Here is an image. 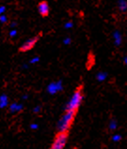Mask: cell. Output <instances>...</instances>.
Returning a JSON list of instances; mask_svg holds the SVG:
<instances>
[{"label":"cell","mask_w":127,"mask_h":149,"mask_svg":"<svg viewBox=\"0 0 127 149\" xmlns=\"http://www.w3.org/2000/svg\"><path fill=\"white\" fill-rule=\"evenodd\" d=\"M83 87L80 86L75 89L74 92L72 94L70 100L66 102L64 106V112H77V110L81 106V103L84 100V94H83Z\"/></svg>","instance_id":"6da1fadb"},{"label":"cell","mask_w":127,"mask_h":149,"mask_svg":"<svg viewBox=\"0 0 127 149\" xmlns=\"http://www.w3.org/2000/svg\"><path fill=\"white\" fill-rule=\"evenodd\" d=\"M76 116V112H64L62 116L59 118L57 124L58 133H68V131L73 126L74 120Z\"/></svg>","instance_id":"7a4b0ae2"},{"label":"cell","mask_w":127,"mask_h":149,"mask_svg":"<svg viewBox=\"0 0 127 149\" xmlns=\"http://www.w3.org/2000/svg\"><path fill=\"white\" fill-rule=\"evenodd\" d=\"M68 140V133H58L49 149H64Z\"/></svg>","instance_id":"3957f363"},{"label":"cell","mask_w":127,"mask_h":149,"mask_svg":"<svg viewBox=\"0 0 127 149\" xmlns=\"http://www.w3.org/2000/svg\"><path fill=\"white\" fill-rule=\"evenodd\" d=\"M62 90H63V83L61 80L53 81V82L48 84V86H46V92L51 96L57 95L58 93L61 92Z\"/></svg>","instance_id":"277c9868"},{"label":"cell","mask_w":127,"mask_h":149,"mask_svg":"<svg viewBox=\"0 0 127 149\" xmlns=\"http://www.w3.org/2000/svg\"><path fill=\"white\" fill-rule=\"evenodd\" d=\"M39 40H40V36H35V37L27 40L25 42H23L22 45L20 46L19 51L22 53H27L28 51L32 50L34 47H35V45L37 44V42Z\"/></svg>","instance_id":"5b68a950"},{"label":"cell","mask_w":127,"mask_h":149,"mask_svg":"<svg viewBox=\"0 0 127 149\" xmlns=\"http://www.w3.org/2000/svg\"><path fill=\"white\" fill-rule=\"evenodd\" d=\"M38 11H39V13L41 16L42 17H47L50 13V6L47 1H45V0H42L41 1L39 4H38Z\"/></svg>","instance_id":"8992f818"},{"label":"cell","mask_w":127,"mask_h":149,"mask_svg":"<svg viewBox=\"0 0 127 149\" xmlns=\"http://www.w3.org/2000/svg\"><path fill=\"white\" fill-rule=\"evenodd\" d=\"M24 109V105L23 103H20V102H12L8 105V110L11 113H20L21 111H23Z\"/></svg>","instance_id":"52a82bcc"},{"label":"cell","mask_w":127,"mask_h":149,"mask_svg":"<svg viewBox=\"0 0 127 149\" xmlns=\"http://www.w3.org/2000/svg\"><path fill=\"white\" fill-rule=\"evenodd\" d=\"M112 37H113V41L115 46H117V47L121 46L122 43V35L121 31H119L118 29H116V30L112 33Z\"/></svg>","instance_id":"ba28073f"},{"label":"cell","mask_w":127,"mask_h":149,"mask_svg":"<svg viewBox=\"0 0 127 149\" xmlns=\"http://www.w3.org/2000/svg\"><path fill=\"white\" fill-rule=\"evenodd\" d=\"M10 105V100L7 94L0 95V109H5Z\"/></svg>","instance_id":"9c48e42d"},{"label":"cell","mask_w":127,"mask_h":149,"mask_svg":"<svg viewBox=\"0 0 127 149\" xmlns=\"http://www.w3.org/2000/svg\"><path fill=\"white\" fill-rule=\"evenodd\" d=\"M107 77H108V74H107V72H105V71H99V72H97L95 75L96 81H98L100 83L105 82V81L107 79Z\"/></svg>","instance_id":"30bf717a"},{"label":"cell","mask_w":127,"mask_h":149,"mask_svg":"<svg viewBox=\"0 0 127 149\" xmlns=\"http://www.w3.org/2000/svg\"><path fill=\"white\" fill-rule=\"evenodd\" d=\"M117 7H118V10L121 12H126L127 11V0H118Z\"/></svg>","instance_id":"8fae6325"},{"label":"cell","mask_w":127,"mask_h":149,"mask_svg":"<svg viewBox=\"0 0 127 149\" xmlns=\"http://www.w3.org/2000/svg\"><path fill=\"white\" fill-rule=\"evenodd\" d=\"M118 127V122L116 119H111V120L109 121L108 123V130H111V131H114L116 130Z\"/></svg>","instance_id":"7c38bea8"},{"label":"cell","mask_w":127,"mask_h":149,"mask_svg":"<svg viewBox=\"0 0 127 149\" xmlns=\"http://www.w3.org/2000/svg\"><path fill=\"white\" fill-rule=\"evenodd\" d=\"M121 139H122V136H121V134H119V133L113 134V135H112V137H111L112 142H114V143H119V142H121Z\"/></svg>","instance_id":"4fadbf2b"},{"label":"cell","mask_w":127,"mask_h":149,"mask_svg":"<svg viewBox=\"0 0 127 149\" xmlns=\"http://www.w3.org/2000/svg\"><path fill=\"white\" fill-rule=\"evenodd\" d=\"M39 61H40V57L39 56H34V57H32L30 59V60H29L28 64H29V65H35V64L39 63Z\"/></svg>","instance_id":"5bb4252c"},{"label":"cell","mask_w":127,"mask_h":149,"mask_svg":"<svg viewBox=\"0 0 127 149\" xmlns=\"http://www.w3.org/2000/svg\"><path fill=\"white\" fill-rule=\"evenodd\" d=\"M64 28L65 29H71V28H73L74 27V22L73 21H67V22L64 24Z\"/></svg>","instance_id":"9a60e30c"},{"label":"cell","mask_w":127,"mask_h":149,"mask_svg":"<svg viewBox=\"0 0 127 149\" xmlns=\"http://www.w3.org/2000/svg\"><path fill=\"white\" fill-rule=\"evenodd\" d=\"M8 16L6 14H2V15H0V23L1 24H6L8 23Z\"/></svg>","instance_id":"2e32d148"},{"label":"cell","mask_w":127,"mask_h":149,"mask_svg":"<svg viewBox=\"0 0 127 149\" xmlns=\"http://www.w3.org/2000/svg\"><path fill=\"white\" fill-rule=\"evenodd\" d=\"M39 124L38 123H31L30 125H29V129H30L31 130H39Z\"/></svg>","instance_id":"e0dca14e"},{"label":"cell","mask_w":127,"mask_h":149,"mask_svg":"<svg viewBox=\"0 0 127 149\" xmlns=\"http://www.w3.org/2000/svg\"><path fill=\"white\" fill-rule=\"evenodd\" d=\"M17 30H16V28L15 29H11V31L8 32V36H10V38H15L16 36H17Z\"/></svg>","instance_id":"ac0fdd59"},{"label":"cell","mask_w":127,"mask_h":149,"mask_svg":"<svg viewBox=\"0 0 127 149\" xmlns=\"http://www.w3.org/2000/svg\"><path fill=\"white\" fill-rule=\"evenodd\" d=\"M62 42H63V44H64V45H70L72 43V39L70 37H66V38L63 39Z\"/></svg>","instance_id":"d6986e66"},{"label":"cell","mask_w":127,"mask_h":149,"mask_svg":"<svg viewBox=\"0 0 127 149\" xmlns=\"http://www.w3.org/2000/svg\"><path fill=\"white\" fill-rule=\"evenodd\" d=\"M41 106L40 105H36L35 107L32 109V113H41Z\"/></svg>","instance_id":"ffe728a7"},{"label":"cell","mask_w":127,"mask_h":149,"mask_svg":"<svg viewBox=\"0 0 127 149\" xmlns=\"http://www.w3.org/2000/svg\"><path fill=\"white\" fill-rule=\"evenodd\" d=\"M6 11V7L5 6H0V15L5 13Z\"/></svg>","instance_id":"44dd1931"},{"label":"cell","mask_w":127,"mask_h":149,"mask_svg":"<svg viewBox=\"0 0 127 149\" xmlns=\"http://www.w3.org/2000/svg\"><path fill=\"white\" fill-rule=\"evenodd\" d=\"M16 26H17V23H15V22H12V23H11V24H10V27H11V29H15Z\"/></svg>","instance_id":"7402d4cb"},{"label":"cell","mask_w":127,"mask_h":149,"mask_svg":"<svg viewBox=\"0 0 127 149\" xmlns=\"http://www.w3.org/2000/svg\"><path fill=\"white\" fill-rule=\"evenodd\" d=\"M27 99H28V95H27V94H24V95L22 96V100H27Z\"/></svg>","instance_id":"603a6c76"},{"label":"cell","mask_w":127,"mask_h":149,"mask_svg":"<svg viewBox=\"0 0 127 149\" xmlns=\"http://www.w3.org/2000/svg\"><path fill=\"white\" fill-rule=\"evenodd\" d=\"M123 63H124V65L127 67V55H125V56L123 57Z\"/></svg>","instance_id":"cb8c5ba5"},{"label":"cell","mask_w":127,"mask_h":149,"mask_svg":"<svg viewBox=\"0 0 127 149\" xmlns=\"http://www.w3.org/2000/svg\"><path fill=\"white\" fill-rule=\"evenodd\" d=\"M22 68L24 70H27V69H28V64H24V65L22 66Z\"/></svg>","instance_id":"d4e9b609"}]
</instances>
